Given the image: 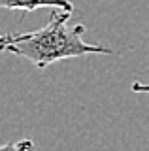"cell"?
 Returning a JSON list of instances; mask_svg holds the SVG:
<instances>
[{
    "label": "cell",
    "mask_w": 149,
    "mask_h": 151,
    "mask_svg": "<svg viewBox=\"0 0 149 151\" xmlns=\"http://www.w3.org/2000/svg\"><path fill=\"white\" fill-rule=\"evenodd\" d=\"M70 15V9L53 8L47 25L32 32H17V40L8 45L6 51L23 57L38 68H45L64 59L113 53V49L108 45L83 42V34L87 30L85 25L77 23L74 27H68Z\"/></svg>",
    "instance_id": "cell-1"
},
{
    "label": "cell",
    "mask_w": 149,
    "mask_h": 151,
    "mask_svg": "<svg viewBox=\"0 0 149 151\" xmlns=\"http://www.w3.org/2000/svg\"><path fill=\"white\" fill-rule=\"evenodd\" d=\"M40 8H62L74 12L70 0H0V9H15V12L30 13Z\"/></svg>",
    "instance_id": "cell-2"
},
{
    "label": "cell",
    "mask_w": 149,
    "mask_h": 151,
    "mask_svg": "<svg viewBox=\"0 0 149 151\" xmlns=\"http://www.w3.org/2000/svg\"><path fill=\"white\" fill-rule=\"evenodd\" d=\"M0 151H34V142H32L30 138L10 142V144L0 145Z\"/></svg>",
    "instance_id": "cell-3"
},
{
    "label": "cell",
    "mask_w": 149,
    "mask_h": 151,
    "mask_svg": "<svg viewBox=\"0 0 149 151\" xmlns=\"http://www.w3.org/2000/svg\"><path fill=\"white\" fill-rule=\"evenodd\" d=\"M17 40V34H0V51H6L8 45H11Z\"/></svg>",
    "instance_id": "cell-4"
},
{
    "label": "cell",
    "mask_w": 149,
    "mask_h": 151,
    "mask_svg": "<svg viewBox=\"0 0 149 151\" xmlns=\"http://www.w3.org/2000/svg\"><path fill=\"white\" fill-rule=\"evenodd\" d=\"M130 89H132V93H149V83H140V81H134Z\"/></svg>",
    "instance_id": "cell-5"
}]
</instances>
